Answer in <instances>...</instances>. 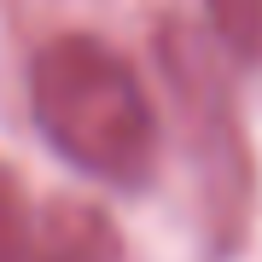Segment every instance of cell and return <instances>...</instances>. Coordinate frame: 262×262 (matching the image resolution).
I'll list each match as a JSON object with an SVG mask.
<instances>
[{"label":"cell","mask_w":262,"mask_h":262,"mask_svg":"<svg viewBox=\"0 0 262 262\" xmlns=\"http://www.w3.org/2000/svg\"><path fill=\"white\" fill-rule=\"evenodd\" d=\"M29 117L41 140L82 175L117 192L151 187L163 151V122L140 70L111 41L64 29L29 58Z\"/></svg>","instance_id":"obj_1"},{"label":"cell","mask_w":262,"mask_h":262,"mask_svg":"<svg viewBox=\"0 0 262 262\" xmlns=\"http://www.w3.org/2000/svg\"><path fill=\"white\" fill-rule=\"evenodd\" d=\"M163 76L175 88L181 111L192 117L198 140V163H204V192H210V215H215V239L239 245L245 222H251V198H256V169H251V146L233 117V94H227L215 53L204 47V35L192 29H163Z\"/></svg>","instance_id":"obj_2"},{"label":"cell","mask_w":262,"mask_h":262,"mask_svg":"<svg viewBox=\"0 0 262 262\" xmlns=\"http://www.w3.org/2000/svg\"><path fill=\"white\" fill-rule=\"evenodd\" d=\"M35 262H122V233L82 198H53L35 210Z\"/></svg>","instance_id":"obj_3"},{"label":"cell","mask_w":262,"mask_h":262,"mask_svg":"<svg viewBox=\"0 0 262 262\" xmlns=\"http://www.w3.org/2000/svg\"><path fill=\"white\" fill-rule=\"evenodd\" d=\"M210 12V35L215 47L239 64H256L262 58V0H204Z\"/></svg>","instance_id":"obj_4"},{"label":"cell","mask_w":262,"mask_h":262,"mask_svg":"<svg viewBox=\"0 0 262 262\" xmlns=\"http://www.w3.org/2000/svg\"><path fill=\"white\" fill-rule=\"evenodd\" d=\"M0 262H35V210L6 158H0Z\"/></svg>","instance_id":"obj_5"}]
</instances>
